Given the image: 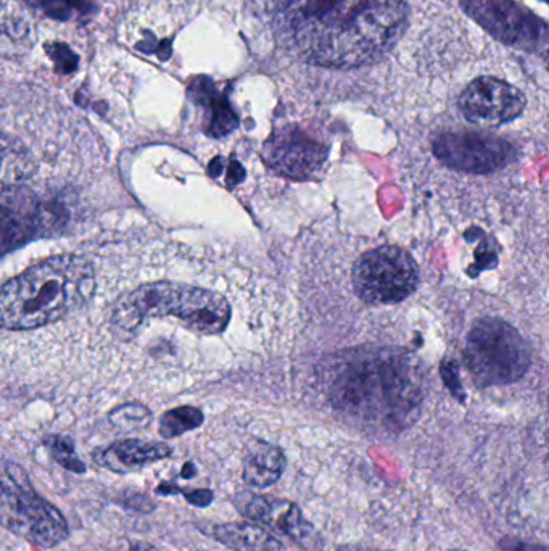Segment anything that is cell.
<instances>
[{
    "label": "cell",
    "mask_w": 549,
    "mask_h": 551,
    "mask_svg": "<svg viewBox=\"0 0 549 551\" xmlns=\"http://www.w3.org/2000/svg\"><path fill=\"white\" fill-rule=\"evenodd\" d=\"M467 17L504 46L546 55L548 26L514 0H459Z\"/></svg>",
    "instance_id": "cell-8"
},
{
    "label": "cell",
    "mask_w": 549,
    "mask_h": 551,
    "mask_svg": "<svg viewBox=\"0 0 549 551\" xmlns=\"http://www.w3.org/2000/svg\"><path fill=\"white\" fill-rule=\"evenodd\" d=\"M234 505L245 518L260 526H268L273 531L281 532L303 550L321 551L324 548L322 535L305 518L302 508L297 503L261 493L242 492L237 493Z\"/></svg>",
    "instance_id": "cell-10"
},
{
    "label": "cell",
    "mask_w": 549,
    "mask_h": 551,
    "mask_svg": "<svg viewBox=\"0 0 549 551\" xmlns=\"http://www.w3.org/2000/svg\"><path fill=\"white\" fill-rule=\"evenodd\" d=\"M501 550L503 551H548L545 545L538 543L525 542L519 539H504L501 542Z\"/></svg>",
    "instance_id": "cell-27"
},
{
    "label": "cell",
    "mask_w": 549,
    "mask_h": 551,
    "mask_svg": "<svg viewBox=\"0 0 549 551\" xmlns=\"http://www.w3.org/2000/svg\"><path fill=\"white\" fill-rule=\"evenodd\" d=\"M110 423L123 431H136L147 427L152 421V413L149 408L139 403H126V405L118 406L108 416Z\"/></svg>",
    "instance_id": "cell-23"
},
{
    "label": "cell",
    "mask_w": 549,
    "mask_h": 551,
    "mask_svg": "<svg viewBox=\"0 0 549 551\" xmlns=\"http://www.w3.org/2000/svg\"><path fill=\"white\" fill-rule=\"evenodd\" d=\"M211 537L232 551H285L284 543L256 522L216 524L211 529Z\"/></svg>",
    "instance_id": "cell-17"
},
{
    "label": "cell",
    "mask_w": 549,
    "mask_h": 551,
    "mask_svg": "<svg viewBox=\"0 0 549 551\" xmlns=\"http://www.w3.org/2000/svg\"><path fill=\"white\" fill-rule=\"evenodd\" d=\"M36 33L34 21L21 5L0 4V57L20 58L31 50Z\"/></svg>",
    "instance_id": "cell-16"
},
{
    "label": "cell",
    "mask_w": 549,
    "mask_h": 551,
    "mask_svg": "<svg viewBox=\"0 0 549 551\" xmlns=\"http://www.w3.org/2000/svg\"><path fill=\"white\" fill-rule=\"evenodd\" d=\"M165 316H174L186 328L213 336L228 328L231 307L215 290L170 281L149 282L116 302L112 329L121 339H131L149 319Z\"/></svg>",
    "instance_id": "cell-4"
},
{
    "label": "cell",
    "mask_w": 549,
    "mask_h": 551,
    "mask_svg": "<svg viewBox=\"0 0 549 551\" xmlns=\"http://www.w3.org/2000/svg\"><path fill=\"white\" fill-rule=\"evenodd\" d=\"M334 405L385 431L408 426L421 405V389L408 358L397 353H351L329 368Z\"/></svg>",
    "instance_id": "cell-2"
},
{
    "label": "cell",
    "mask_w": 549,
    "mask_h": 551,
    "mask_svg": "<svg viewBox=\"0 0 549 551\" xmlns=\"http://www.w3.org/2000/svg\"><path fill=\"white\" fill-rule=\"evenodd\" d=\"M47 54L52 58L55 65V71L60 75H71L78 70V55L67 46V44H47Z\"/></svg>",
    "instance_id": "cell-24"
},
{
    "label": "cell",
    "mask_w": 549,
    "mask_h": 551,
    "mask_svg": "<svg viewBox=\"0 0 549 551\" xmlns=\"http://www.w3.org/2000/svg\"><path fill=\"white\" fill-rule=\"evenodd\" d=\"M455 551H459V550H455Z\"/></svg>",
    "instance_id": "cell-32"
},
{
    "label": "cell",
    "mask_w": 549,
    "mask_h": 551,
    "mask_svg": "<svg viewBox=\"0 0 549 551\" xmlns=\"http://www.w3.org/2000/svg\"><path fill=\"white\" fill-rule=\"evenodd\" d=\"M36 170V162L28 147L17 137L0 133V194L23 181Z\"/></svg>",
    "instance_id": "cell-19"
},
{
    "label": "cell",
    "mask_w": 549,
    "mask_h": 551,
    "mask_svg": "<svg viewBox=\"0 0 549 551\" xmlns=\"http://www.w3.org/2000/svg\"><path fill=\"white\" fill-rule=\"evenodd\" d=\"M123 551H160L157 547H153L150 543L139 542V540H131L126 543V548Z\"/></svg>",
    "instance_id": "cell-29"
},
{
    "label": "cell",
    "mask_w": 549,
    "mask_h": 551,
    "mask_svg": "<svg viewBox=\"0 0 549 551\" xmlns=\"http://www.w3.org/2000/svg\"><path fill=\"white\" fill-rule=\"evenodd\" d=\"M197 466H195L192 461H189V463L184 464V468L181 469V477L182 479H192V477L197 476Z\"/></svg>",
    "instance_id": "cell-31"
},
{
    "label": "cell",
    "mask_w": 549,
    "mask_h": 551,
    "mask_svg": "<svg viewBox=\"0 0 549 551\" xmlns=\"http://www.w3.org/2000/svg\"><path fill=\"white\" fill-rule=\"evenodd\" d=\"M41 200L25 186L0 194V257L38 236L46 226Z\"/></svg>",
    "instance_id": "cell-13"
},
{
    "label": "cell",
    "mask_w": 549,
    "mask_h": 551,
    "mask_svg": "<svg viewBox=\"0 0 549 551\" xmlns=\"http://www.w3.org/2000/svg\"><path fill=\"white\" fill-rule=\"evenodd\" d=\"M277 38L319 67H363L405 33V0H266Z\"/></svg>",
    "instance_id": "cell-1"
},
{
    "label": "cell",
    "mask_w": 549,
    "mask_h": 551,
    "mask_svg": "<svg viewBox=\"0 0 549 551\" xmlns=\"http://www.w3.org/2000/svg\"><path fill=\"white\" fill-rule=\"evenodd\" d=\"M94 292L91 261L73 253L47 258L0 286V328H44L86 305Z\"/></svg>",
    "instance_id": "cell-3"
},
{
    "label": "cell",
    "mask_w": 549,
    "mask_h": 551,
    "mask_svg": "<svg viewBox=\"0 0 549 551\" xmlns=\"http://www.w3.org/2000/svg\"><path fill=\"white\" fill-rule=\"evenodd\" d=\"M31 9L41 10L46 17L58 21H73L94 13L92 0H21Z\"/></svg>",
    "instance_id": "cell-20"
},
{
    "label": "cell",
    "mask_w": 549,
    "mask_h": 551,
    "mask_svg": "<svg viewBox=\"0 0 549 551\" xmlns=\"http://www.w3.org/2000/svg\"><path fill=\"white\" fill-rule=\"evenodd\" d=\"M155 492L160 497H174V495L181 493V487L178 484H174V482H160Z\"/></svg>",
    "instance_id": "cell-28"
},
{
    "label": "cell",
    "mask_w": 549,
    "mask_h": 551,
    "mask_svg": "<svg viewBox=\"0 0 549 551\" xmlns=\"http://www.w3.org/2000/svg\"><path fill=\"white\" fill-rule=\"evenodd\" d=\"M417 282L416 261L393 245L363 253L353 268L356 294L371 305L403 302L416 290Z\"/></svg>",
    "instance_id": "cell-7"
},
{
    "label": "cell",
    "mask_w": 549,
    "mask_h": 551,
    "mask_svg": "<svg viewBox=\"0 0 549 551\" xmlns=\"http://www.w3.org/2000/svg\"><path fill=\"white\" fill-rule=\"evenodd\" d=\"M287 458L276 445L255 440L244 458V482L253 489H268L284 474Z\"/></svg>",
    "instance_id": "cell-18"
},
{
    "label": "cell",
    "mask_w": 549,
    "mask_h": 551,
    "mask_svg": "<svg viewBox=\"0 0 549 551\" xmlns=\"http://www.w3.org/2000/svg\"><path fill=\"white\" fill-rule=\"evenodd\" d=\"M529 345L524 337L498 318H480L467 334L464 363L479 387L506 386L527 373Z\"/></svg>",
    "instance_id": "cell-6"
},
{
    "label": "cell",
    "mask_w": 549,
    "mask_h": 551,
    "mask_svg": "<svg viewBox=\"0 0 549 551\" xmlns=\"http://www.w3.org/2000/svg\"><path fill=\"white\" fill-rule=\"evenodd\" d=\"M44 447L47 448V452L54 458L58 466H62L70 473H86V463L79 458L78 453H76L75 442L68 435H47L44 439Z\"/></svg>",
    "instance_id": "cell-22"
},
{
    "label": "cell",
    "mask_w": 549,
    "mask_h": 551,
    "mask_svg": "<svg viewBox=\"0 0 549 551\" xmlns=\"http://www.w3.org/2000/svg\"><path fill=\"white\" fill-rule=\"evenodd\" d=\"M329 149L297 125L277 129L263 147V158L271 170L285 178L303 181L318 173Z\"/></svg>",
    "instance_id": "cell-11"
},
{
    "label": "cell",
    "mask_w": 549,
    "mask_h": 551,
    "mask_svg": "<svg viewBox=\"0 0 549 551\" xmlns=\"http://www.w3.org/2000/svg\"><path fill=\"white\" fill-rule=\"evenodd\" d=\"M435 157L451 170L463 173H493L516 158L509 142L480 133H446L434 141Z\"/></svg>",
    "instance_id": "cell-9"
},
{
    "label": "cell",
    "mask_w": 549,
    "mask_h": 551,
    "mask_svg": "<svg viewBox=\"0 0 549 551\" xmlns=\"http://www.w3.org/2000/svg\"><path fill=\"white\" fill-rule=\"evenodd\" d=\"M335 551H384L377 550V548L364 547V545H356V543H343L339 545Z\"/></svg>",
    "instance_id": "cell-30"
},
{
    "label": "cell",
    "mask_w": 549,
    "mask_h": 551,
    "mask_svg": "<svg viewBox=\"0 0 549 551\" xmlns=\"http://www.w3.org/2000/svg\"><path fill=\"white\" fill-rule=\"evenodd\" d=\"M0 526L46 550L70 537L62 511L36 492L20 464L10 461L0 466Z\"/></svg>",
    "instance_id": "cell-5"
},
{
    "label": "cell",
    "mask_w": 549,
    "mask_h": 551,
    "mask_svg": "<svg viewBox=\"0 0 549 551\" xmlns=\"http://www.w3.org/2000/svg\"><path fill=\"white\" fill-rule=\"evenodd\" d=\"M173 455V448L161 442L150 440L124 439L113 442L108 447L97 448L92 453L95 464L115 474H131L147 468L157 461Z\"/></svg>",
    "instance_id": "cell-14"
},
{
    "label": "cell",
    "mask_w": 549,
    "mask_h": 551,
    "mask_svg": "<svg viewBox=\"0 0 549 551\" xmlns=\"http://www.w3.org/2000/svg\"><path fill=\"white\" fill-rule=\"evenodd\" d=\"M459 108L472 125H506L521 116L525 108V97L517 87L501 79L483 76L472 81L459 97Z\"/></svg>",
    "instance_id": "cell-12"
},
{
    "label": "cell",
    "mask_w": 549,
    "mask_h": 551,
    "mask_svg": "<svg viewBox=\"0 0 549 551\" xmlns=\"http://www.w3.org/2000/svg\"><path fill=\"white\" fill-rule=\"evenodd\" d=\"M179 495L186 498V502L189 505L195 506V508H207L215 500V492L210 489L186 490L184 487H181Z\"/></svg>",
    "instance_id": "cell-26"
},
{
    "label": "cell",
    "mask_w": 549,
    "mask_h": 551,
    "mask_svg": "<svg viewBox=\"0 0 549 551\" xmlns=\"http://www.w3.org/2000/svg\"><path fill=\"white\" fill-rule=\"evenodd\" d=\"M203 413L195 406H179L166 411L160 418V435L165 439H176L179 435L194 431L202 426Z\"/></svg>",
    "instance_id": "cell-21"
},
{
    "label": "cell",
    "mask_w": 549,
    "mask_h": 551,
    "mask_svg": "<svg viewBox=\"0 0 549 551\" xmlns=\"http://www.w3.org/2000/svg\"><path fill=\"white\" fill-rule=\"evenodd\" d=\"M120 503L126 510L142 514L152 513L157 508L155 503L147 495H144V493H128Z\"/></svg>",
    "instance_id": "cell-25"
},
{
    "label": "cell",
    "mask_w": 549,
    "mask_h": 551,
    "mask_svg": "<svg viewBox=\"0 0 549 551\" xmlns=\"http://www.w3.org/2000/svg\"><path fill=\"white\" fill-rule=\"evenodd\" d=\"M187 94L195 105L203 108L208 136L223 137L239 126V116L232 110L228 96L207 76L192 79Z\"/></svg>",
    "instance_id": "cell-15"
}]
</instances>
